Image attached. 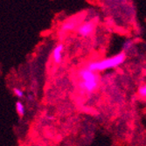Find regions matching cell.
Wrapping results in <instances>:
<instances>
[{"label":"cell","mask_w":146,"mask_h":146,"mask_svg":"<svg viewBox=\"0 0 146 146\" xmlns=\"http://www.w3.org/2000/svg\"><path fill=\"white\" fill-rule=\"evenodd\" d=\"M126 59H127V52L123 51L113 55L112 57L91 61L87 65V67L95 72H102L110 68L120 67V66H122L125 62Z\"/></svg>","instance_id":"cell-1"},{"label":"cell","mask_w":146,"mask_h":146,"mask_svg":"<svg viewBox=\"0 0 146 146\" xmlns=\"http://www.w3.org/2000/svg\"><path fill=\"white\" fill-rule=\"evenodd\" d=\"M78 76L80 89L87 94H92L95 92L99 84V76L97 72L85 67L79 71Z\"/></svg>","instance_id":"cell-2"},{"label":"cell","mask_w":146,"mask_h":146,"mask_svg":"<svg viewBox=\"0 0 146 146\" xmlns=\"http://www.w3.org/2000/svg\"><path fill=\"white\" fill-rule=\"evenodd\" d=\"M96 28V23L94 21H86L81 24L77 28V33L80 36L82 37H88L90 36L95 31Z\"/></svg>","instance_id":"cell-3"},{"label":"cell","mask_w":146,"mask_h":146,"mask_svg":"<svg viewBox=\"0 0 146 146\" xmlns=\"http://www.w3.org/2000/svg\"><path fill=\"white\" fill-rule=\"evenodd\" d=\"M76 28H78V19L77 18H73V19H70L67 21H65L61 25L60 31L61 33H68Z\"/></svg>","instance_id":"cell-4"},{"label":"cell","mask_w":146,"mask_h":146,"mask_svg":"<svg viewBox=\"0 0 146 146\" xmlns=\"http://www.w3.org/2000/svg\"><path fill=\"white\" fill-rule=\"evenodd\" d=\"M63 51H64V45L58 44L52 52V59L55 63L59 64L62 60L63 56Z\"/></svg>","instance_id":"cell-5"},{"label":"cell","mask_w":146,"mask_h":146,"mask_svg":"<svg viewBox=\"0 0 146 146\" xmlns=\"http://www.w3.org/2000/svg\"><path fill=\"white\" fill-rule=\"evenodd\" d=\"M133 46H134V42H133V40H131V39H128V40H126V41L123 43V52H128L129 51L132 50Z\"/></svg>","instance_id":"cell-6"},{"label":"cell","mask_w":146,"mask_h":146,"mask_svg":"<svg viewBox=\"0 0 146 146\" xmlns=\"http://www.w3.org/2000/svg\"><path fill=\"white\" fill-rule=\"evenodd\" d=\"M16 110L19 115L23 116L25 115V107H24V105L21 102H16Z\"/></svg>","instance_id":"cell-7"},{"label":"cell","mask_w":146,"mask_h":146,"mask_svg":"<svg viewBox=\"0 0 146 146\" xmlns=\"http://www.w3.org/2000/svg\"><path fill=\"white\" fill-rule=\"evenodd\" d=\"M138 94L142 97H146V84L141 86L138 88Z\"/></svg>","instance_id":"cell-8"},{"label":"cell","mask_w":146,"mask_h":146,"mask_svg":"<svg viewBox=\"0 0 146 146\" xmlns=\"http://www.w3.org/2000/svg\"><path fill=\"white\" fill-rule=\"evenodd\" d=\"M13 92H14V95L18 97V98H22L24 96V92L22 89L20 88H15L13 89Z\"/></svg>","instance_id":"cell-9"}]
</instances>
